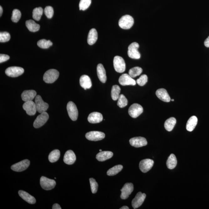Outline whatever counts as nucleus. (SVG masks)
I'll use <instances>...</instances> for the list:
<instances>
[{
	"label": "nucleus",
	"instance_id": "f257e3e1",
	"mask_svg": "<svg viewBox=\"0 0 209 209\" xmlns=\"http://www.w3.org/2000/svg\"><path fill=\"white\" fill-rule=\"evenodd\" d=\"M59 73L58 71L51 69L46 71L44 75L43 80L46 83H52L58 78Z\"/></svg>",
	"mask_w": 209,
	"mask_h": 209
},
{
	"label": "nucleus",
	"instance_id": "f03ea898",
	"mask_svg": "<svg viewBox=\"0 0 209 209\" xmlns=\"http://www.w3.org/2000/svg\"><path fill=\"white\" fill-rule=\"evenodd\" d=\"M133 18L129 15H126L122 16L118 21V25L121 29H129L132 27L134 24Z\"/></svg>",
	"mask_w": 209,
	"mask_h": 209
},
{
	"label": "nucleus",
	"instance_id": "7ed1b4c3",
	"mask_svg": "<svg viewBox=\"0 0 209 209\" xmlns=\"http://www.w3.org/2000/svg\"><path fill=\"white\" fill-rule=\"evenodd\" d=\"M113 66L116 72L123 73L126 70V63L124 59L119 56H116L113 60Z\"/></svg>",
	"mask_w": 209,
	"mask_h": 209
},
{
	"label": "nucleus",
	"instance_id": "20e7f679",
	"mask_svg": "<svg viewBox=\"0 0 209 209\" xmlns=\"http://www.w3.org/2000/svg\"><path fill=\"white\" fill-rule=\"evenodd\" d=\"M139 48V44L137 42H134L131 44L128 47V56L130 58L133 59H140L141 55L138 50Z\"/></svg>",
	"mask_w": 209,
	"mask_h": 209
},
{
	"label": "nucleus",
	"instance_id": "39448f33",
	"mask_svg": "<svg viewBox=\"0 0 209 209\" xmlns=\"http://www.w3.org/2000/svg\"><path fill=\"white\" fill-rule=\"evenodd\" d=\"M67 109L69 117L72 121H76L78 116V112L76 105L73 102H69L67 103Z\"/></svg>",
	"mask_w": 209,
	"mask_h": 209
},
{
	"label": "nucleus",
	"instance_id": "423d86ee",
	"mask_svg": "<svg viewBox=\"0 0 209 209\" xmlns=\"http://www.w3.org/2000/svg\"><path fill=\"white\" fill-rule=\"evenodd\" d=\"M24 70L22 67L13 66L6 69L5 73L8 76L15 78L20 76L24 73Z\"/></svg>",
	"mask_w": 209,
	"mask_h": 209
},
{
	"label": "nucleus",
	"instance_id": "0eeeda50",
	"mask_svg": "<svg viewBox=\"0 0 209 209\" xmlns=\"http://www.w3.org/2000/svg\"><path fill=\"white\" fill-rule=\"evenodd\" d=\"M34 102L37 111L39 113H42L45 112L49 108V104L43 101L40 95L36 96Z\"/></svg>",
	"mask_w": 209,
	"mask_h": 209
},
{
	"label": "nucleus",
	"instance_id": "6e6552de",
	"mask_svg": "<svg viewBox=\"0 0 209 209\" xmlns=\"http://www.w3.org/2000/svg\"><path fill=\"white\" fill-rule=\"evenodd\" d=\"M144 109L140 105L134 103L132 105L128 110V113L132 118H136L143 112Z\"/></svg>",
	"mask_w": 209,
	"mask_h": 209
},
{
	"label": "nucleus",
	"instance_id": "1a4fd4ad",
	"mask_svg": "<svg viewBox=\"0 0 209 209\" xmlns=\"http://www.w3.org/2000/svg\"><path fill=\"white\" fill-rule=\"evenodd\" d=\"M40 184L41 187L45 190H50L54 188L56 185L55 180L42 176L41 177Z\"/></svg>",
	"mask_w": 209,
	"mask_h": 209
},
{
	"label": "nucleus",
	"instance_id": "9d476101",
	"mask_svg": "<svg viewBox=\"0 0 209 209\" xmlns=\"http://www.w3.org/2000/svg\"><path fill=\"white\" fill-rule=\"evenodd\" d=\"M86 138L89 140L98 141L104 139L105 134L102 132L97 131H90L86 134Z\"/></svg>",
	"mask_w": 209,
	"mask_h": 209
},
{
	"label": "nucleus",
	"instance_id": "9b49d317",
	"mask_svg": "<svg viewBox=\"0 0 209 209\" xmlns=\"http://www.w3.org/2000/svg\"><path fill=\"white\" fill-rule=\"evenodd\" d=\"M49 118V114L46 112L41 113L40 115L38 116L34 121V128H40L45 124Z\"/></svg>",
	"mask_w": 209,
	"mask_h": 209
},
{
	"label": "nucleus",
	"instance_id": "f8f14e48",
	"mask_svg": "<svg viewBox=\"0 0 209 209\" xmlns=\"http://www.w3.org/2000/svg\"><path fill=\"white\" fill-rule=\"evenodd\" d=\"M29 165H30V161L28 159H24L13 165L11 167V169L16 172H22L26 170L29 167Z\"/></svg>",
	"mask_w": 209,
	"mask_h": 209
},
{
	"label": "nucleus",
	"instance_id": "ddd939ff",
	"mask_svg": "<svg viewBox=\"0 0 209 209\" xmlns=\"http://www.w3.org/2000/svg\"><path fill=\"white\" fill-rule=\"evenodd\" d=\"M154 163V161L152 159H143L139 163V169L143 172H147L152 168Z\"/></svg>",
	"mask_w": 209,
	"mask_h": 209
},
{
	"label": "nucleus",
	"instance_id": "4468645a",
	"mask_svg": "<svg viewBox=\"0 0 209 209\" xmlns=\"http://www.w3.org/2000/svg\"><path fill=\"white\" fill-rule=\"evenodd\" d=\"M23 107L29 116H34L37 111L35 102L33 101L25 102L23 105Z\"/></svg>",
	"mask_w": 209,
	"mask_h": 209
},
{
	"label": "nucleus",
	"instance_id": "2eb2a0df",
	"mask_svg": "<svg viewBox=\"0 0 209 209\" xmlns=\"http://www.w3.org/2000/svg\"><path fill=\"white\" fill-rule=\"evenodd\" d=\"M134 190V186L131 183H127L121 190V197L123 200H126L129 197V195Z\"/></svg>",
	"mask_w": 209,
	"mask_h": 209
},
{
	"label": "nucleus",
	"instance_id": "dca6fc26",
	"mask_svg": "<svg viewBox=\"0 0 209 209\" xmlns=\"http://www.w3.org/2000/svg\"><path fill=\"white\" fill-rule=\"evenodd\" d=\"M146 197L145 194L138 192L132 201V205L134 209L139 208L142 205Z\"/></svg>",
	"mask_w": 209,
	"mask_h": 209
},
{
	"label": "nucleus",
	"instance_id": "f3484780",
	"mask_svg": "<svg viewBox=\"0 0 209 209\" xmlns=\"http://www.w3.org/2000/svg\"><path fill=\"white\" fill-rule=\"evenodd\" d=\"M118 81L120 84L123 86H134L136 85L135 80L127 74H124L122 75L120 77Z\"/></svg>",
	"mask_w": 209,
	"mask_h": 209
},
{
	"label": "nucleus",
	"instance_id": "a211bd4d",
	"mask_svg": "<svg viewBox=\"0 0 209 209\" xmlns=\"http://www.w3.org/2000/svg\"><path fill=\"white\" fill-rule=\"evenodd\" d=\"M131 145L135 148L145 146L148 143L146 138L142 137H137L131 138L129 140Z\"/></svg>",
	"mask_w": 209,
	"mask_h": 209
},
{
	"label": "nucleus",
	"instance_id": "6ab92c4d",
	"mask_svg": "<svg viewBox=\"0 0 209 209\" xmlns=\"http://www.w3.org/2000/svg\"><path fill=\"white\" fill-rule=\"evenodd\" d=\"M102 115L98 112H93L89 115L88 120L90 123L96 124L101 122L103 120Z\"/></svg>",
	"mask_w": 209,
	"mask_h": 209
},
{
	"label": "nucleus",
	"instance_id": "aec40b11",
	"mask_svg": "<svg viewBox=\"0 0 209 209\" xmlns=\"http://www.w3.org/2000/svg\"><path fill=\"white\" fill-rule=\"evenodd\" d=\"M156 95L158 98L163 102H169L170 101V97L167 90L164 88L158 89L156 92Z\"/></svg>",
	"mask_w": 209,
	"mask_h": 209
},
{
	"label": "nucleus",
	"instance_id": "412c9836",
	"mask_svg": "<svg viewBox=\"0 0 209 209\" xmlns=\"http://www.w3.org/2000/svg\"><path fill=\"white\" fill-rule=\"evenodd\" d=\"M37 96V92L34 90H25L21 94V98L23 101L28 102L33 101Z\"/></svg>",
	"mask_w": 209,
	"mask_h": 209
},
{
	"label": "nucleus",
	"instance_id": "4be33fe9",
	"mask_svg": "<svg viewBox=\"0 0 209 209\" xmlns=\"http://www.w3.org/2000/svg\"><path fill=\"white\" fill-rule=\"evenodd\" d=\"M76 160V156L73 151L69 150L66 152L64 157V161L67 165L73 164Z\"/></svg>",
	"mask_w": 209,
	"mask_h": 209
},
{
	"label": "nucleus",
	"instance_id": "5701e85b",
	"mask_svg": "<svg viewBox=\"0 0 209 209\" xmlns=\"http://www.w3.org/2000/svg\"><path fill=\"white\" fill-rule=\"evenodd\" d=\"M97 73L100 81L102 83H105L107 81L106 71L102 64H99L97 66Z\"/></svg>",
	"mask_w": 209,
	"mask_h": 209
},
{
	"label": "nucleus",
	"instance_id": "b1692460",
	"mask_svg": "<svg viewBox=\"0 0 209 209\" xmlns=\"http://www.w3.org/2000/svg\"><path fill=\"white\" fill-rule=\"evenodd\" d=\"M80 83L81 86L85 90L91 88L92 86L91 79L86 75H82L80 77Z\"/></svg>",
	"mask_w": 209,
	"mask_h": 209
},
{
	"label": "nucleus",
	"instance_id": "393cba45",
	"mask_svg": "<svg viewBox=\"0 0 209 209\" xmlns=\"http://www.w3.org/2000/svg\"><path fill=\"white\" fill-rule=\"evenodd\" d=\"M113 156V153L110 151H101L97 154L96 159L100 162H103L111 159Z\"/></svg>",
	"mask_w": 209,
	"mask_h": 209
},
{
	"label": "nucleus",
	"instance_id": "a878e982",
	"mask_svg": "<svg viewBox=\"0 0 209 209\" xmlns=\"http://www.w3.org/2000/svg\"><path fill=\"white\" fill-rule=\"evenodd\" d=\"M19 195L22 198L23 200L25 201L30 204H34L35 203L36 201L35 198L32 195H29L27 192L24 191L20 190L19 191Z\"/></svg>",
	"mask_w": 209,
	"mask_h": 209
},
{
	"label": "nucleus",
	"instance_id": "bb28decb",
	"mask_svg": "<svg viewBox=\"0 0 209 209\" xmlns=\"http://www.w3.org/2000/svg\"><path fill=\"white\" fill-rule=\"evenodd\" d=\"M98 39V33L96 29H91L88 33L87 42L90 45H93L97 42Z\"/></svg>",
	"mask_w": 209,
	"mask_h": 209
},
{
	"label": "nucleus",
	"instance_id": "cd10ccee",
	"mask_svg": "<svg viewBox=\"0 0 209 209\" xmlns=\"http://www.w3.org/2000/svg\"><path fill=\"white\" fill-rule=\"evenodd\" d=\"M198 119L196 116H192L189 118L187 122L186 128L187 131L191 132L195 129L196 126Z\"/></svg>",
	"mask_w": 209,
	"mask_h": 209
},
{
	"label": "nucleus",
	"instance_id": "c85d7f7f",
	"mask_svg": "<svg viewBox=\"0 0 209 209\" xmlns=\"http://www.w3.org/2000/svg\"><path fill=\"white\" fill-rule=\"evenodd\" d=\"M26 27L31 32H35L39 30L40 26L32 20H29L26 21Z\"/></svg>",
	"mask_w": 209,
	"mask_h": 209
},
{
	"label": "nucleus",
	"instance_id": "c756f323",
	"mask_svg": "<svg viewBox=\"0 0 209 209\" xmlns=\"http://www.w3.org/2000/svg\"><path fill=\"white\" fill-rule=\"evenodd\" d=\"M176 120L174 118H170L166 120L165 123L164 127L166 130L171 131L173 129L176 123Z\"/></svg>",
	"mask_w": 209,
	"mask_h": 209
},
{
	"label": "nucleus",
	"instance_id": "7c9ffc66",
	"mask_svg": "<svg viewBox=\"0 0 209 209\" xmlns=\"http://www.w3.org/2000/svg\"><path fill=\"white\" fill-rule=\"evenodd\" d=\"M177 164V159L175 156L173 154H171L167 161L168 168L173 169L175 167Z\"/></svg>",
	"mask_w": 209,
	"mask_h": 209
},
{
	"label": "nucleus",
	"instance_id": "2f4dec72",
	"mask_svg": "<svg viewBox=\"0 0 209 209\" xmlns=\"http://www.w3.org/2000/svg\"><path fill=\"white\" fill-rule=\"evenodd\" d=\"M60 157V151L58 149H55L51 152L49 156V159L50 162L54 163L58 160Z\"/></svg>",
	"mask_w": 209,
	"mask_h": 209
},
{
	"label": "nucleus",
	"instance_id": "473e14b6",
	"mask_svg": "<svg viewBox=\"0 0 209 209\" xmlns=\"http://www.w3.org/2000/svg\"><path fill=\"white\" fill-rule=\"evenodd\" d=\"M120 92H121V88L118 85H113L112 87L111 97L113 100L116 101L118 99L120 96Z\"/></svg>",
	"mask_w": 209,
	"mask_h": 209
},
{
	"label": "nucleus",
	"instance_id": "72a5a7b5",
	"mask_svg": "<svg viewBox=\"0 0 209 209\" xmlns=\"http://www.w3.org/2000/svg\"><path fill=\"white\" fill-rule=\"evenodd\" d=\"M123 166L121 165H118L114 166L108 170L107 172V174L109 176H113L116 175L122 170Z\"/></svg>",
	"mask_w": 209,
	"mask_h": 209
},
{
	"label": "nucleus",
	"instance_id": "f704fd0d",
	"mask_svg": "<svg viewBox=\"0 0 209 209\" xmlns=\"http://www.w3.org/2000/svg\"><path fill=\"white\" fill-rule=\"evenodd\" d=\"M43 11V9L41 7L34 8L33 11V18L36 21H39L42 15Z\"/></svg>",
	"mask_w": 209,
	"mask_h": 209
},
{
	"label": "nucleus",
	"instance_id": "c9c22d12",
	"mask_svg": "<svg viewBox=\"0 0 209 209\" xmlns=\"http://www.w3.org/2000/svg\"><path fill=\"white\" fill-rule=\"evenodd\" d=\"M143 72L142 69L140 67H133L129 70V75L132 78H135L136 76L140 75Z\"/></svg>",
	"mask_w": 209,
	"mask_h": 209
},
{
	"label": "nucleus",
	"instance_id": "e433bc0d",
	"mask_svg": "<svg viewBox=\"0 0 209 209\" xmlns=\"http://www.w3.org/2000/svg\"><path fill=\"white\" fill-rule=\"evenodd\" d=\"M37 45L41 48L46 49L49 48L52 45L51 41L45 39H40L37 42Z\"/></svg>",
	"mask_w": 209,
	"mask_h": 209
},
{
	"label": "nucleus",
	"instance_id": "4c0bfd02",
	"mask_svg": "<svg viewBox=\"0 0 209 209\" xmlns=\"http://www.w3.org/2000/svg\"><path fill=\"white\" fill-rule=\"evenodd\" d=\"M118 100L117 105L120 108H124L127 105L128 100L124 95H120Z\"/></svg>",
	"mask_w": 209,
	"mask_h": 209
},
{
	"label": "nucleus",
	"instance_id": "58836bf2",
	"mask_svg": "<svg viewBox=\"0 0 209 209\" xmlns=\"http://www.w3.org/2000/svg\"><path fill=\"white\" fill-rule=\"evenodd\" d=\"M91 0H80L79 8L80 10L85 11L88 9L91 4Z\"/></svg>",
	"mask_w": 209,
	"mask_h": 209
},
{
	"label": "nucleus",
	"instance_id": "ea45409f",
	"mask_svg": "<svg viewBox=\"0 0 209 209\" xmlns=\"http://www.w3.org/2000/svg\"><path fill=\"white\" fill-rule=\"evenodd\" d=\"M21 16L20 11L17 9H15L13 11L11 20L13 22L17 23L21 18Z\"/></svg>",
	"mask_w": 209,
	"mask_h": 209
},
{
	"label": "nucleus",
	"instance_id": "a19ab883",
	"mask_svg": "<svg viewBox=\"0 0 209 209\" xmlns=\"http://www.w3.org/2000/svg\"><path fill=\"white\" fill-rule=\"evenodd\" d=\"M90 182L92 193L93 194L96 193L97 191L98 187L97 182L93 178L90 179Z\"/></svg>",
	"mask_w": 209,
	"mask_h": 209
},
{
	"label": "nucleus",
	"instance_id": "79ce46f5",
	"mask_svg": "<svg viewBox=\"0 0 209 209\" xmlns=\"http://www.w3.org/2000/svg\"><path fill=\"white\" fill-rule=\"evenodd\" d=\"M11 38L10 34L7 32L0 33V42H8Z\"/></svg>",
	"mask_w": 209,
	"mask_h": 209
},
{
	"label": "nucleus",
	"instance_id": "37998d69",
	"mask_svg": "<svg viewBox=\"0 0 209 209\" xmlns=\"http://www.w3.org/2000/svg\"><path fill=\"white\" fill-rule=\"evenodd\" d=\"M44 12L47 18L49 19L51 18L54 14L53 8L51 6H47L44 9Z\"/></svg>",
	"mask_w": 209,
	"mask_h": 209
},
{
	"label": "nucleus",
	"instance_id": "c03bdc74",
	"mask_svg": "<svg viewBox=\"0 0 209 209\" xmlns=\"http://www.w3.org/2000/svg\"><path fill=\"white\" fill-rule=\"evenodd\" d=\"M148 76L146 75H141L136 81V83L140 86H144L148 82Z\"/></svg>",
	"mask_w": 209,
	"mask_h": 209
},
{
	"label": "nucleus",
	"instance_id": "a18cd8bd",
	"mask_svg": "<svg viewBox=\"0 0 209 209\" xmlns=\"http://www.w3.org/2000/svg\"><path fill=\"white\" fill-rule=\"evenodd\" d=\"M10 57L9 55L6 54H1L0 55V63H3L9 60Z\"/></svg>",
	"mask_w": 209,
	"mask_h": 209
},
{
	"label": "nucleus",
	"instance_id": "49530a36",
	"mask_svg": "<svg viewBox=\"0 0 209 209\" xmlns=\"http://www.w3.org/2000/svg\"><path fill=\"white\" fill-rule=\"evenodd\" d=\"M204 45H205L206 47H209V36L206 39L205 42H204Z\"/></svg>",
	"mask_w": 209,
	"mask_h": 209
},
{
	"label": "nucleus",
	"instance_id": "de8ad7c7",
	"mask_svg": "<svg viewBox=\"0 0 209 209\" xmlns=\"http://www.w3.org/2000/svg\"><path fill=\"white\" fill-rule=\"evenodd\" d=\"M53 209H61V208L60 206V205L58 204H54L52 206Z\"/></svg>",
	"mask_w": 209,
	"mask_h": 209
},
{
	"label": "nucleus",
	"instance_id": "09e8293b",
	"mask_svg": "<svg viewBox=\"0 0 209 209\" xmlns=\"http://www.w3.org/2000/svg\"><path fill=\"white\" fill-rule=\"evenodd\" d=\"M3 9L2 7L1 6H0V16H1L3 14Z\"/></svg>",
	"mask_w": 209,
	"mask_h": 209
},
{
	"label": "nucleus",
	"instance_id": "8fccbe9b",
	"mask_svg": "<svg viewBox=\"0 0 209 209\" xmlns=\"http://www.w3.org/2000/svg\"><path fill=\"white\" fill-rule=\"evenodd\" d=\"M129 208L127 206H123L120 209H129Z\"/></svg>",
	"mask_w": 209,
	"mask_h": 209
},
{
	"label": "nucleus",
	"instance_id": "3c124183",
	"mask_svg": "<svg viewBox=\"0 0 209 209\" xmlns=\"http://www.w3.org/2000/svg\"><path fill=\"white\" fill-rule=\"evenodd\" d=\"M102 151V149H100V152H101V151Z\"/></svg>",
	"mask_w": 209,
	"mask_h": 209
},
{
	"label": "nucleus",
	"instance_id": "603ef678",
	"mask_svg": "<svg viewBox=\"0 0 209 209\" xmlns=\"http://www.w3.org/2000/svg\"><path fill=\"white\" fill-rule=\"evenodd\" d=\"M171 100H172V101H174V99H172Z\"/></svg>",
	"mask_w": 209,
	"mask_h": 209
}]
</instances>
